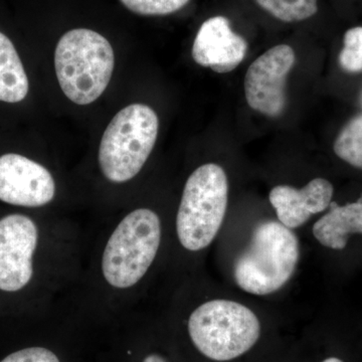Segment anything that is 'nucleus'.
I'll return each mask as SVG.
<instances>
[{
  "label": "nucleus",
  "instance_id": "f257e3e1",
  "mask_svg": "<svg viewBox=\"0 0 362 362\" xmlns=\"http://www.w3.org/2000/svg\"><path fill=\"white\" fill-rule=\"evenodd\" d=\"M80 225L42 211L0 209V318H40L71 306L84 272Z\"/></svg>",
  "mask_w": 362,
  "mask_h": 362
},
{
  "label": "nucleus",
  "instance_id": "f03ea898",
  "mask_svg": "<svg viewBox=\"0 0 362 362\" xmlns=\"http://www.w3.org/2000/svg\"><path fill=\"white\" fill-rule=\"evenodd\" d=\"M163 216L135 206L105 225L86 251L82 280L71 307L85 319L115 320L135 311L161 259Z\"/></svg>",
  "mask_w": 362,
  "mask_h": 362
},
{
  "label": "nucleus",
  "instance_id": "7ed1b4c3",
  "mask_svg": "<svg viewBox=\"0 0 362 362\" xmlns=\"http://www.w3.org/2000/svg\"><path fill=\"white\" fill-rule=\"evenodd\" d=\"M185 332L195 351L207 361L230 362L256 346L262 326L258 316L245 305L211 299L187 314Z\"/></svg>",
  "mask_w": 362,
  "mask_h": 362
},
{
  "label": "nucleus",
  "instance_id": "20e7f679",
  "mask_svg": "<svg viewBox=\"0 0 362 362\" xmlns=\"http://www.w3.org/2000/svg\"><path fill=\"white\" fill-rule=\"evenodd\" d=\"M228 199V176L218 164H202L190 173L173 223L183 252L199 254L213 244L225 221Z\"/></svg>",
  "mask_w": 362,
  "mask_h": 362
},
{
  "label": "nucleus",
  "instance_id": "39448f33",
  "mask_svg": "<svg viewBox=\"0 0 362 362\" xmlns=\"http://www.w3.org/2000/svg\"><path fill=\"white\" fill-rule=\"evenodd\" d=\"M156 111L132 104L119 111L105 130L98 150L102 178L112 185H128L146 165L158 136Z\"/></svg>",
  "mask_w": 362,
  "mask_h": 362
},
{
  "label": "nucleus",
  "instance_id": "423d86ee",
  "mask_svg": "<svg viewBox=\"0 0 362 362\" xmlns=\"http://www.w3.org/2000/svg\"><path fill=\"white\" fill-rule=\"evenodd\" d=\"M115 56L109 40L95 30L75 28L66 33L54 51V68L64 94L78 105L102 96L113 75Z\"/></svg>",
  "mask_w": 362,
  "mask_h": 362
},
{
  "label": "nucleus",
  "instance_id": "0eeeda50",
  "mask_svg": "<svg viewBox=\"0 0 362 362\" xmlns=\"http://www.w3.org/2000/svg\"><path fill=\"white\" fill-rule=\"evenodd\" d=\"M299 257V240L291 228L280 221H264L255 228L249 246L235 261L233 277L243 291L270 295L289 282Z\"/></svg>",
  "mask_w": 362,
  "mask_h": 362
},
{
  "label": "nucleus",
  "instance_id": "6e6552de",
  "mask_svg": "<svg viewBox=\"0 0 362 362\" xmlns=\"http://www.w3.org/2000/svg\"><path fill=\"white\" fill-rule=\"evenodd\" d=\"M58 183L51 169L21 152L0 153V204L18 211L49 213Z\"/></svg>",
  "mask_w": 362,
  "mask_h": 362
},
{
  "label": "nucleus",
  "instance_id": "1a4fd4ad",
  "mask_svg": "<svg viewBox=\"0 0 362 362\" xmlns=\"http://www.w3.org/2000/svg\"><path fill=\"white\" fill-rule=\"evenodd\" d=\"M296 62L292 47L278 45L252 62L245 77V96L252 110L270 118L282 115L287 105L286 83Z\"/></svg>",
  "mask_w": 362,
  "mask_h": 362
},
{
  "label": "nucleus",
  "instance_id": "9d476101",
  "mask_svg": "<svg viewBox=\"0 0 362 362\" xmlns=\"http://www.w3.org/2000/svg\"><path fill=\"white\" fill-rule=\"evenodd\" d=\"M247 42L233 32L230 21L216 16L204 21L192 45V59L197 65L216 73H230L246 58Z\"/></svg>",
  "mask_w": 362,
  "mask_h": 362
},
{
  "label": "nucleus",
  "instance_id": "9b49d317",
  "mask_svg": "<svg viewBox=\"0 0 362 362\" xmlns=\"http://www.w3.org/2000/svg\"><path fill=\"white\" fill-rule=\"evenodd\" d=\"M333 185L324 178H314L304 187L277 185L272 188L269 199L275 209L278 220L288 228H300L314 214L330 206Z\"/></svg>",
  "mask_w": 362,
  "mask_h": 362
},
{
  "label": "nucleus",
  "instance_id": "f8f14e48",
  "mask_svg": "<svg viewBox=\"0 0 362 362\" xmlns=\"http://www.w3.org/2000/svg\"><path fill=\"white\" fill-rule=\"evenodd\" d=\"M313 235L322 246L343 250L352 233L362 235V197L345 206L331 202L330 211L313 226Z\"/></svg>",
  "mask_w": 362,
  "mask_h": 362
},
{
  "label": "nucleus",
  "instance_id": "ddd939ff",
  "mask_svg": "<svg viewBox=\"0 0 362 362\" xmlns=\"http://www.w3.org/2000/svg\"><path fill=\"white\" fill-rule=\"evenodd\" d=\"M30 93V78L13 40L0 32V103L20 104Z\"/></svg>",
  "mask_w": 362,
  "mask_h": 362
},
{
  "label": "nucleus",
  "instance_id": "4468645a",
  "mask_svg": "<svg viewBox=\"0 0 362 362\" xmlns=\"http://www.w3.org/2000/svg\"><path fill=\"white\" fill-rule=\"evenodd\" d=\"M264 11L283 23L309 20L318 11V0H255Z\"/></svg>",
  "mask_w": 362,
  "mask_h": 362
},
{
  "label": "nucleus",
  "instance_id": "2eb2a0df",
  "mask_svg": "<svg viewBox=\"0 0 362 362\" xmlns=\"http://www.w3.org/2000/svg\"><path fill=\"white\" fill-rule=\"evenodd\" d=\"M333 150L343 161L362 169V115L354 117L342 128Z\"/></svg>",
  "mask_w": 362,
  "mask_h": 362
},
{
  "label": "nucleus",
  "instance_id": "dca6fc26",
  "mask_svg": "<svg viewBox=\"0 0 362 362\" xmlns=\"http://www.w3.org/2000/svg\"><path fill=\"white\" fill-rule=\"evenodd\" d=\"M339 65L347 73L362 71V26L349 28L345 33Z\"/></svg>",
  "mask_w": 362,
  "mask_h": 362
},
{
  "label": "nucleus",
  "instance_id": "f3484780",
  "mask_svg": "<svg viewBox=\"0 0 362 362\" xmlns=\"http://www.w3.org/2000/svg\"><path fill=\"white\" fill-rule=\"evenodd\" d=\"M126 8L139 16H168L180 11L190 0H120Z\"/></svg>",
  "mask_w": 362,
  "mask_h": 362
},
{
  "label": "nucleus",
  "instance_id": "a211bd4d",
  "mask_svg": "<svg viewBox=\"0 0 362 362\" xmlns=\"http://www.w3.org/2000/svg\"><path fill=\"white\" fill-rule=\"evenodd\" d=\"M0 362H63V359L51 347L33 344L11 350Z\"/></svg>",
  "mask_w": 362,
  "mask_h": 362
},
{
  "label": "nucleus",
  "instance_id": "6ab92c4d",
  "mask_svg": "<svg viewBox=\"0 0 362 362\" xmlns=\"http://www.w3.org/2000/svg\"><path fill=\"white\" fill-rule=\"evenodd\" d=\"M320 362H344L342 359L338 358L337 356H330L327 357V358H324L323 361Z\"/></svg>",
  "mask_w": 362,
  "mask_h": 362
}]
</instances>
